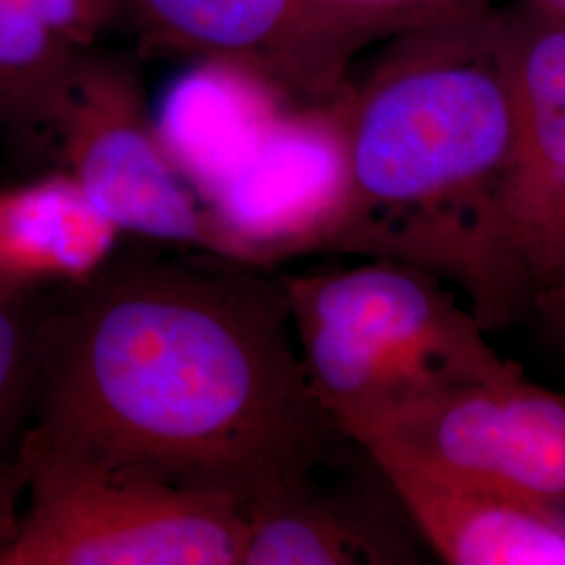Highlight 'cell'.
<instances>
[{
	"mask_svg": "<svg viewBox=\"0 0 565 565\" xmlns=\"http://www.w3.org/2000/svg\"><path fill=\"white\" fill-rule=\"evenodd\" d=\"M513 137L497 193L490 329L536 310L565 254V23L497 11Z\"/></svg>",
	"mask_w": 565,
	"mask_h": 565,
	"instance_id": "obj_5",
	"label": "cell"
},
{
	"mask_svg": "<svg viewBox=\"0 0 565 565\" xmlns=\"http://www.w3.org/2000/svg\"><path fill=\"white\" fill-rule=\"evenodd\" d=\"M527 9L545 15L548 20L562 21L565 23V0H518Z\"/></svg>",
	"mask_w": 565,
	"mask_h": 565,
	"instance_id": "obj_20",
	"label": "cell"
},
{
	"mask_svg": "<svg viewBox=\"0 0 565 565\" xmlns=\"http://www.w3.org/2000/svg\"><path fill=\"white\" fill-rule=\"evenodd\" d=\"M354 445L565 511V396L524 373L443 392Z\"/></svg>",
	"mask_w": 565,
	"mask_h": 565,
	"instance_id": "obj_7",
	"label": "cell"
},
{
	"mask_svg": "<svg viewBox=\"0 0 565 565\" xmlns=\"http://www.w3.org/2000/svg\"><path fill=\"white\" fill-rule=\"evenodd\" d=\"M343 93L291 105L205 202L233 263L268 270L303 254H331L352 195Z\"/></svg>",
	"mask_w": 565,
	"mask_h": 565,
	"instance_id": "obj_8",
	"label": "cell"
},
{
	"mask_svg": "<svg viewBox=\"0 0 565 565\" xmlns=\"http://www.w3.org/2000/svg\"><path fill=\"white\" fill-rule=\"evenodd\" d=\"M39 331L0 296V422L15 406L25 385L34 384Z\"/></svg>",
	"mask_w": 565,
	"mask_h": 565,
	"instance_id": "obj_16",
	"label": "cell"
},
{
	"mask_svg": "<svg viewBox=\"0 0 565 565\" xmlns=\"http://www.w3.org/2000/svg\"><path fill=\"white\" fill-rule=\"evenodd\" d=\"M86 51L20 2L0 0V126L55 139Z\"/></svg>",
	"mask_w": 565,
	"mask_h": 565,
	"instance_id": "obj_14",
	"label": "cell"
},
{
	"mask_svg": "<svg viewBox=\"0 0 565 565\" xmlns=\"http://www.w3.org/2000/svg\"><path fill=\"white\" fill-rule=\"evenodd\" d=\"M25 443L247 507L348 440L317 403L281 277L203 254L114 258L39 331Z\"/></svg>",
	"mask_w": 565,
	"mask_h": 565,
	"instance_id": "obj_1",
	"label": "cell"
},
{
	"mask_svg": "<svg viewBox=\"0 0 565 565\" xmlns=\"http://www.w3.org/2000/svg\"><path fill=\"white\" fill-rule=\"evenodd\" d=\"M298 103L242 70L202 61L174 82L156 118L163 147L205 203Z\"/></svg>",
	"mask_w": 565,
	"mask_h": 565,
	"instance_id": "obj_11",
	"label": "cell"
},
{
	"mask_svg": "<svg viewBox=\"0 0 565 565\" xmlns=\"http://www.w3.org/2000/svg\"><path fill=\"white\" fill-rule=\"evenodd\" d=\"M120 235L63 168L0 186V296L90 279Z\"/></svg>",
	"mask_w": 565,
	"mask_h": 565,
	"instance_id": "obj_12",
	"label": "cell"
},
{
	"mask_svg": "<svg viewBox=\"0 0 565 565\" xmlns=\"http://www.w3.org/2000/svg\"><path fill=\"white\" fill-rule=\"evenodd\" d=\"M408 524L452 565H565V511L497 486L364 452Z\"/></svg>",
	"mask_w": 565,
	"mask_h": 565,
	"instance_id": "obj_10",
	"label": "cell"
},
{
	"mask_svg": "<svg viewBox=\"0 0 565 565\" xmlns=\"http://www.w3.org/2000/svg\"><path fill=\"white\" fill-rule=\"evenodd\" d=\"M343 93L350 210L331 254L385 258L492 306V231L513 137L497 9L385 41Z\"/></svg>",
	"mask_w": 565,
	"mask_h": 565,
	"instance_id": "obj_2",
	"label": "cell"
},
{
	"mask_svg": "<svg viewBox=\"0 0 565 565\" xmlns=\"http://www.w3.org/2000/svg\"><path fill=\"white\" fill-rule=\"evenodd\" d=\"M366 46L486 9V0H315Z\"/></svg>",
	"mask_w": 565,
	"mask_h": 565,
	"instance_id": "obj_15",
	"label": "cell"
},
{
	"mask_svg": "<svg viewBox=\"0 0 565 565\" xmlns=\"http://www.w3.org/2000/svg\"><path fill=\"white\" fill-rule=\"evenodd\" d=\"M536 310L545 317L546 323L551 324L555 331H559L565 338V254L555 279L548 285V289H546L545 296L541 298Z\"/></svg>",
	"mask_w": 565,
	"mask_h": 565,
	"instance_id": "obj_19",
	"label": "cell"
},
{
	"mask_svg": "<svg viewBox=\"0 0 565 565\" xmlns=\"http://www.w3.org/2000/svg\"><path fill=\"white\" fill-rule=\"evenodd\" d=\"M21 484L20 471H2L0 469V562L2 555L7 551V546L11 545L15 527H18V515H15V490Z\"/></svg>",
	"mask_w": 565,
	"mask_h": 565,
	"instance_id": "obj_18",
	"label": "cell"
},
{
	"mask_svg": "<svg viewBox=\"0 0 565 565\" xmlns=\"http://www.w3.org/2000/svg\"><path fill=\"white\" fill-rule=\"evenodd\" d=\"M55 145L61 168L121 233L231 260L207 205L163 147L130 61L95 46L84 53Z\"/></svg>",
	"mask_w": 565,
	"mask_h": 565,
	"instance_id": "obj_6",
	"label": "cell"
},
{
	"mask_svg": "<svg viewBox=\"0 0 565 565\" xmlns=\"http://www.w3.org/2000/svg\"><path fill=\"white\" fill-rule=\"evenodd\" d=\"M281 279L308 385L350 443L448 390L524 373L419 266L371 258Z\"/></svg>",
	"mask_w": 565,
	"mask_h": 565,
	"instance_id": "obj_3",
	"label": "cell"
},
{
	"mask_svg": "<svg viewBox=\"0 0 565 565\" xmlns=\"http://www.w3.org/2000/svg\"><path fill=\"white\" fill-rule=\"evenodd\" d=\"M121 23L145 53L242 70L298 105L338 99L366 49L315 0H124Z\"/></svg>",
	"mask_w": 565,
	"mask_h": 565,
	"instance_id": "obj_9",
	"label": "cell"
},
{
	"mask_svg": "<svg viewBox=\"0 0 565 565\" xmlns=\"http://www.w3.org/2000/svg\"><path fill=\"white\" fill-rule=\"evenodd\" d=\"M18 471L28 507L0 565H242L233 499L25 440Z\"/></svg>",
	"mask_w": 565,
	"mask_h": 565,
	"instance_id": "obj_4",
	"label": "cell"
},
{
	"mask_svg": "<svg viewBox=\"0 0 565 565\" xmlns=\"http://www.w3.org/2000/svg\"><path fill=\"white\" fill-rule=\"evenodd\" d=\"M242 565L413 564L411 543L363 507L327 494L315 478L243 507Z\"/></svg>",
	"mask_w": 565,
	"mask_h": 565,
	"instance_id": "obj_13",
	"label": "cell"
},
{
	"mask_svg": "<svg viewBox=\"0 0 565 565\" xmlns=\"http://www.w3.org/2000/svg\"><path fill=\"white\" fill-rule=\"evenodd\" d=\"M82 49L95 46L103 34L121 23L124 0H15Z\"/></svg>",
	"mask_w": 565,
	"mask_h": 565,
	"instance_id": "obj_17",
	"label": "cell"
}]
</instances>
